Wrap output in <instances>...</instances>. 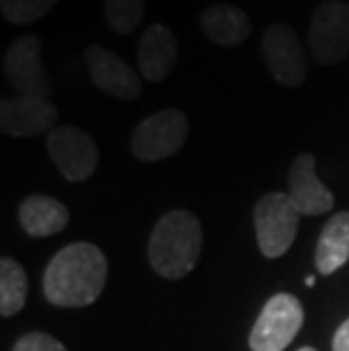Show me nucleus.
I'll use <instances>...</instances> for the list:
<instances>
[{"label": "nucleus", "instance_id": "f257e3e1", "mask_svg": "<svg viewBox=\"0 0 349 351\" xmlns=\"http://www.w3.org/2000/svg\"><path fill=\"white\" fill-rule=\"evenodd\" d=\"M107 270L105 254L93 243L66 245L43 272V295L62 308H82L102 295Z\"/></svg>", "mask_w": 349, "mask_h": 351}, {"label": "nucleus", "instance_id": "f03ea898", "mask_svg": "<svg viewBox=\"0 0 349 351\" xmlns=\"http://www.w3.org/2000/svg\"><path fill=\"white\" fill-rule=\"evenodd\" d=\"M202 252V225L191 211L175 208L161 215L147 243V261L163 279H184Z\"/></svg>", "mask_w": 349, "mask_h": 351}, {"label": "nucleus", "instance_id": "7ed1b4c3", "mask_svg": "<svg viewBox=\"0 0 349 351\" xmlns=\"http://www.w3.org/2000/svg\"><path fill=\"white\" fill-rule=\"evenodd\" d=\"M300 208L288 193H268L256 202V243L265 258H279L293 247L300 229Z\"/></svg>", "mask_w": 349, "mask_h": 351}, {"label": "nucleus", "instance_id": "20e7f679", "mask_svg": "<svg viewBox=\"0 0 349 351\" xmlns=\"http://www.w3.org/2000/svg\"><path fill=\"white\" fill-rule=\"evenodd\" d=\"M189 118L180 109H161L143 118L132 132V154L141 161H163L177 154L189 138Z\"/></svg>", "mask_w": 349, "mask_h": 351}, {"label": "nucleus", "instance_id": "39448f33", "mask_svg": "<svg viewBox=\"0 0 349 351\" xmlns=\"http://www.w3.org/2000/svg\"><path fill=\"white\" fill-rule=\"evenodd\" d=\"M309 50L317 64L336 66L349 57V3L324 0L309 21Z\"/></svg>", "mask_w": 349, "mask_h": 351}, {"label": "nucleus", "instance_id": "423d86ee", "mask_svg": "<svg viewBox=\"0 0 349 351\" xmlns=\"http://www.w3.org/2000/svg\"><path fill=\"white\" fill-rule=\"evenodd\" d=\"M304 324V308L291 293L272 295L250 333L252 351H284Z\"/></svg>", "mask_w": 349, "mask_h": 351}, {"label": "nucleus", "instance_id": "0eeeda50", "mask_svg": "<svg viewBox=\"0 0 349 351\" xmlns=\"http://www.w3.org/2000/svg\"><path fill=\"white\" fill-rule=\"evenodd\" d=\"M46 152L55 163L59 175L73 184L86 182L98 168V145L93 136L80 127L62 125L55 127L46 138Z\"/></svg>", "mask_w": 349, "mask_h": 351}, {"label": "nucleus", "instance_id": "6e6552de", "mask_svg": "<svg viewBox=\"0 0 349 351\" xmlns=\"http://www.w3.org/2000/svg\"><path fill=\"white\" fill-rule=\"evenodd\" d=\"M261 52L274 82H279L281 86L295 88L306 82V50L300 41V34L288 23H272L265 29L261 39Z\"/></svg>", "mask_w": 349, "mask_h": 351}, {"label": "nucleus", "instance_id": "1a4fd4ad", "mask_svg": "<svg viewBox=\"0 0 349 351\" xmlns=\"http://www.w3.org/2000/svg\"><path fill=\"white\" fill-rule=\"evenodd\" d=\"M5 77L19 95L32 98H48L53 93V84L46 75L41 62V41L39 36L25 34L19 36L5 52Z\"/></svg>", "mask_w": 349, "mask_h": 351}, {"label": "nucleus", "instance_id": "9d476101", "mask_svg": "<svg viewBox=\"0 0 349 351\" xmlns=\"http://www.w3.org/2000/svg\"><path fill=\"white\" fill-rule=\"evenodd\" d=\"M84 64L93 86L105 95L118 100H136L143 91L141 84L143 77H139L134 69L116 52L102 46H88L84 52Z\"/></svg>", "mask_w": 349, "mask_h": 351}, {"label": "nucleus", "instance_id": "9b49d317", "mask_svg": "<svg viewBox=\"0 0 349 351\" xmlns=\"http://www.w3.org/2000/svg\"><path fill=\"white\" fill-rule=\"evenodd\" d=\"M57 107L48 98L12 95L0 102V130L14 138L50 134L57 127Z\"/></svg>", "mask_w": 349, "mask_h": 351}, {"label": "nucleus", "instance_id": "f8f14e48", "mask_svg": "<svg viewBox=\"0 0 349 351\" xmlns=\"http://www.w3.org/2000/svg\"><path fill=\"white\" fill-rule=\"evenodd\" d=\"M288 195L302 215H322L333 208V193L317 177L315 156L304 152L295 156L288 173Z\"/></svg>", "mask_w": 349, "mask_h": 351}, {"label": "nucleus", "instance_id": "ddd939ff", "mask_svg": "<svg viewBox=\"0 0 349 351\" xmlns=\"http://www.w3.org/2000/svg\"><path fill=\"white\" fill-rule=\"evenodd\" d=\"M177 39L173 29L163 23H154L143 29L139 39V71L141 77L147 82H163L173 73L177 64Z\"/></svg>", "mask_w": 349, "mask_h": 351}, {"label": "nucleus", "instance_id": "4468645a", "mask_svg": "<svg viewBox=\"0 0 349 351\" xmlns=\"http://www.w3.org/2000/svg\"><path fill=\"white\" fill-rule=\"evenodd\" d=\"M200 29L209 41L220 48H236L252 32V21L248 12L229 3L209 5L200 14Z\"/></svg>", "mask_w": 349, "mask_h": 351}, {"label": "nucleus", "instance_id": "2eb2a0df", "mask_svg": "<svg viewBox=\"0 0 349 351\" xmlns=\"http://www.w3.org/2000/svg\"><path fill=\"white\" fill-rule=\"evenodd\" d=\"M21 227L32 238H48L69 225V208L50 195H29L19 208Z\"/></svg>", "mask_w": 349, "mask_h": 351}, {"label": "nucleus", "instance_id": "dca6fc26", "mask_svg": "<svg viewBox=\"0 0 349 351\" xmlns=\"http://www.w3.org/2000/svg\"><path fill=\"white\" fill-rule=\"evenodd\" d=\"M349 261V211H340L326 222L315 247L317 272L329 276Z\"/></svg>", "mask_w": 349, "mask_h": 351}, {"label": "nucleus", "instance_id": "f3484780", "mask_svg": "<svg viewBox=\"0 0 349 351\" xmlns=\"http://www.w3.org/2000/svg\"><path fill=\"white\" fill-rule=\"evenodd\" d=\"M27 300V274L19 261H0V315L12 317L23 311Z\"/></svg>", "mask_w": 349, "mask_h": 351}, {"label": "nucleus", "instance_id": "a211bd4d", "mask_svg": "<svg viewBox=\"0 0 349 351\" xmlns=\"http://www.w3.org/2000/svg\"><path fill=\"white\" fill-rule=\"evenodd\" d=\"M145 0H105V19L111 32L130 34L143 21Z\"/></svg>", "mask_w": 349, "mask_h": 351}, {"label": "nucleus", "instance_id": "6ab92c4d", "mask_svg": "<svg viewBox=\"0 0 349 351\" xmlns=\"http://www.w3.org/2000/svg\"><path fill=\"white\" fill-rule=\"evenodd\" d=\"M59 0H0V12L14 25H27L43 19Z\"/></svg>", "mask_w": 349, "mask_h": 351}, {"label": "nucleus", "instance_id": "aec40b11", "mask_svg": "<svg viewBox=\"0 0 349 351\" xmlns=\"http://www.w3.org/2000/svg\"><path fill=\"white\" fill-rule=\"evenodd\" d=\"M12 351H69L57 338L43 331H29L14 342Z\"/></svg>", "mask_w": 349, "mask_h": 351}, {"label": "nucleus", "instance_id": "412c9836", "mask_svg": "<svg viewBox=\"0 0 349 351\" xmlns=\"http://www.w3.org/2000/svg\"><path fill=\"white\" fill-rule=\"evenodd\" d=\"M333 351H349V319H345L333 335Z\"/></svg>", "mask_w": 349, "mask_h": 351}, {"label": "nucleus", "instance_id": "4be33fe9", "mask_svg": "<svg viewBox=\"0 0 349 351\" xmlns=\"http://www.w3.org/2000/svg\"><path fill=\"white\" fill-rule=\"evenodd\" d=\"M304 283H306V288H313V283H315V276H313V274H309L306 279H304Z\"/></svg>", "mask_w": 349, "mask_h": 351}, {"label": "nucleus", "instance_id": "5701e85b", "mask_svg": "<svg viewBox=\"0 0 349 351\" xmlns=\"http://www.w3.org/2000/svg\"><path fill=\"white\" fill-rule=\"evenodd\" d=\"M300 351H315V349H313V347H302Z\"/></svg>", "mask_w": 349, "mask_h": 351}]
</instances>
